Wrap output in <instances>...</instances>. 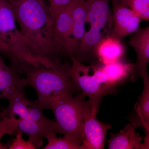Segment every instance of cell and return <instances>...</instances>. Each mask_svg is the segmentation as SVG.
I'll list each match as a JSON object with an SVG mask.
<instances>
[{
  "instance_id": "obj_9",
  "label": "cell",
  "mask_w": 149,
  "mask_h": 149,
  "mask_svg": "<svg viewBox=\"0 0 149 149\" xmlns=\"http://www.w3.org/2000/svg\"><path fill=\"white\" fill-rule=\"evenodd\" d=\"M111 1L113 27L110 36L121 40L135 33L141 21L134 12L122 4L120 0Z\"/></svg>"
},
{
  "instance_id": "obj_21",
  "label": "cell",
  "mask_w": 149,
  "mask_h": 149,
  "mask_svg": "<svg viewBox=\"0 0 149 149\" xmlns=\"http://www.w3.org/2000/svg\"><path fill=\"white\" fill-rule=\"evenodd\" d=\"M16 137L9 145L8 149H36L34 145L29 141H26L23 138L21 132L17 130Z\"/></svg>"
},
{
  "instance_id": "obj_14",
  "label": "cell",
  "mask_w": 149,
  "mask_h": 149,
  "mask_svg": "<svg viewBox=\"0 0 149 149\" xmlns=\"http://www.w3.org/2000/svg\"><path fill=\"white\" fill-rule=\"evenodd\" d=\"M136 127L128 124L118 133H110L108 140V148L109 149H141L143 138L136 133Z\"/></svg>"
},
{
  "instance_id": "obj_16",
  "label": "cell",
  "mask_w": 149,
  "mask_h": 149,
  "mask_svg": "<svg viewBox=\"0 0 149 149\" xmlns=\"http://www.w3.org/2000/svg\"><path fill=\"white\" fill-rule=\"evenodd\" d=\"M27 86L25 78L20 77L11 66L7 65L0 55V101L5 99L13 90L17 89L24 91Z\"/></svg>"
},
{
  "instance_id": "obj_6",
  "label": "cell",
  "mask_w": 149,
  "mask_h": 149,
  "mask_svg": "<svg viewBox=\"0 0 149 149\" xmlns=\"http://www.w3.org/2000/svg\"><path fill=\"white\" fill-rule=\"evenodd\" d=\"M82 92L74 97L63 96L54 101L49 108L62 130L63 138L78 145L83 143L81 126L84 109L88 102Z\"/></svg>"
},
{
  "instance_id": "obj_1",
  "label": "cell",
  "mask_w": 149,
  "mask_h": 149,
  "mask_svg": "<svg viewBox=\"0 0 149 149\" xmlns=\"http://www.w3.org/2000/svg\"><path fill=\"white\" fill-rule=\"evenodd\" d=\"M30 54L40 65L51 67L65 57L56 44L54 19L44 0H8Z\"/></svg>"
},
{
  "instance_id": "obj_25",
  "label": "cell",
  "mask_w": 149,
  "mask_h": 149,
  "mask_svg": "<svg viewBox=\"0 0 149 149\" xmlns=\"http://www.w3.org/2000/svg\"><path fill=\"white\" fill-rule=\"evenodd\" d=\"M6 1H8V0H6Z\"/></svg>"
},
{
  "instance_id": "obj_11",
  "label": "cell",
  "mask_w": 149,
  "mask_h": 149,
  "mask_svg": "<svg viewBox=\"0 0 149 149\" xmlns=\"http://www.w3.org/2000/svg\"><path fill=\"white\" fill-rule=\"evenodd\" d=\"M53 28L56 44L63 56L70 58L73 57L72 17L69 5L54 17Z\"/></svg>"
},
{
  "instance_id": "obj_20",
  "label": "cell",
  "mask_w": 149,
  "mask_h": 149,
  "mask_svg": "<svg viewBox=\"0 0 149 149\" xmlns=\"http://www.w3.org/2000/svg\"><path fill=\"white\" fill-rule=\"evenodd\" d=\"M19 119L16 118H3L0 120V149H8V146L1 142L3 136L12 135L17 130Z\"/></svg>"
},
{
  "instance_id": "obj_2",
  "label": "cell",
  "mask_w": 149,
  "mask_h": 149,
  "mask_svg": "<svg viewBox=\"0 0 149 149\" xmlns=\"http://www.w3.org/2000/svg\"><path fill=\"white\" fill-rule=\"evenodd\" d=\"M70 65L68 62H62L46 67L24 63L19 66V73L24 74L27 85L36 91V100L43 110L49 109L51 103L56 99L64 96H73L81 92L68 75V68Z\"/></svg>"
},
{
  "instance_id": "obj_24",
  "label": "cell",
  "mask_w": 149,
  "mask_h": 149,
  "mask_svg": "<svg viewBox=\"0 0 149 149\" xmlns=\"http://www.w3.org/2000/svg\"><path fill=\"white\" fill-rule=\"evenodd\" d=\"M145 133L144 143H142L141 149H148L149 148V132L144 131Z\"/></svg>"
},
{
  "instance_id": "obj_5",
  "label": "cell",
  "mask_w": 149,
  "mask_h": 149,
  "mask_svg": "<svg viewBox=\"0 0 149 149\" xmlns=\"http://www.w3.org/2000/svg\"><path fill=\"white\" fill-rule=\"evenodd\" d=\"M0 31L2 38L8 47V52L3 53L9 60L13 69L19 72V66L24 63L39 66L17 27L12 6L6 0H0Z\"/></svg>"
},
{
  "instance_id": "obj_10",
  "label": "cell",
  "mask_w": 149,
  "mask_h": 149,
  "mask_svg": "<svg viewBox=\"0 0 149 149\" xmlns=\"http://www.w3.org/2000/svg\"><path fill=\"white\" fill-rule=\"evenodd\" d=\"M128 44L137 55V61L134 63L131 80L133 82L140 76L143 78L148 74L147 68L149 62V27H139L129 39Z\"/></svg>"
},
{
  "instance_id": "obj_15",
  "label": "cell",
  "mask_w": 149,
  "mask_h": 149,
  "mask_svg": "<svg viewBox=\"0 0 149 149\" xmlns=\"http://www.w3.org/2000/svg\"><path fill=\"white\" fill-rule=\"evenodd\" d=\"M144 88L134 106V111L128 118L130 123L137 127L143 128L149 132V77L148 74L143 77Z\"/></svg>"
},
{
  "instance_id": "obj_18",
  "label": "cell",
  "mask_w": 149,
  "mask_h": 149,
  "mask_svg": "<svg viewBox=\"0 0 149 149\" xmlns=\"http://www.w3.org/2000/svg\"><path fill=\"white\" fill-rule=\"evenodd\" d=\"M120 1L134 12L141 21L149 20V0H120Z\"/></svg>"
},
{
  "instance_id": "obj_23",
  "label": "cell",
  "mask_w": 149,
  "mask_h": 149,
  "mask_svg": "<svg viewBox=\"0 0 149 149\" xmlns=\"http://www.w3.org/2000/svg\"><path fill=\"white\" fill-rule=\"evenodd\" d=\"M8 46L2 38L1 31H0V52H2V53H4L8 52Z\"/></svg>"
},
{
  "instance_id": "obj_4",
  "label": "cell",
  "mask_w": 149,
  "mask_h": 149,
  "mask_svg": "<svg viewBox=\"0 0 149 149\" xmlns=\"http://www.w3.org/2000/svg\"><path fill=\"white\" fill-rule=\"evenodd\" d=\"M72 63L68 68L70 77L81 91V92L89 98L93 111L97 113L103 98L107 95H116V85L111 84L100 63L87 65L70 58Z\"/></svg>"
},
{
  "instance_id": "obj_12",
  "label": "cell",
  "mask_w": 149,
  "mask_h": 149,
  "mask_svg": "<svg viewBox=\"0 0 149 149\" xmlns=\"http://www.w3.org/2000/svg\"><path fill=\"white\" fill-rule=\"evenodd\" d=\"M125 47L121 40L108 36L104 37L97 46L96 56L98 63L106 65L123 60Z\"/></svg>"
},
{
  "instance_id": "obj_19",
  "label": "cell",
  "mask_w": 149,
  "mask_h": 149,
  "mask_svg": "<svg viewBox=\"0 0 149 149\" xmlns=\"http://www.w3.org/2000/svg\"><path fill=\"white\" fill-rule=\"evenodd\" d=\"M48 143L43 149H85L82 145H78L64 138H58L56 135L49 136L46 139Z\"/></svg>"
},
{
  "instance_id": "obj_17",
  "label": "cell",
  "mask_w": 149,
  "mask_h": 149,
  "mask_svg": "<svg viewBox=\"0 0 149 149\" xmlns=\"http://www.w3.org/2000/svg\"><path fill=\"white\" fill-rule=\"evenodd\" d=\"M101 65L109 83L114 85L132 74L134 66V63H128L123 60L110 64Z\"/></svg>"
},
{
  "instance_id": "obj_3",
  "label": "cell",
  "mask_w": 149,
  "mask_h": 149,
  "mask_svg": "<svg viewBox=\"0 0 149 149\" xmlns=\"http://www.w3.org/2000/svg\"><path fill=\"white\" fill-rule=\"evenodd\" d=\"M110 0H86V22L90 28L85 32L73 57L81 62L98 63L96 56L97 46L109 36L113 27Z\"/></svg>"
},
{
  "instance_id": "obj_13",
  "label": "cell",
  "mask_w": 149,
  "mask_h": 149,
  "mask_svg": "<svg viewBox=\"0 0 149 149\" xmlns=\"http://www.w3.org/2000/svg\"><path fill=\"white\" fill-rule=\"evenodd\" d=\"M69 5L72 17V46L74 54L86 32V0H71Z\"/></svg>"
},
{
  "instance_id": "obj_8",
  "label": "cell",
  "mask_w": 149,
  "mask_h": 149,
  "mask_svg": "<svg viewBox=\"0 0 149 149\" xmlns=\"http://www.w3.org/2000/svg\"><path fill=\"white\" fill-rule=\"evenodd\" d=\"M97 114L93 111L88 100L84 109L81 126L82 145L85 149H104L107 132L111 128L110 124L98 120Z\"/></svg>"
},
{
  "instance_id": "obj_7",
  "label": "cell",
  "mask_w": 149,
  "mask_h": 149,
  "mask_svg": "<svg viewBox=\"0 0 149 149\" xmlns=\"http://www.w3.org/2000/svg\"><path fill=\"white\" fill-rule=\"evenodd\" d=\"M5 99L8 100V105L3 108L0 113L1 118H14L17 116L19 119L17 130L22 134L28 135L29 141L35 149L41 148L44 145L43 139L45 138V134L29 116V99L25 95L24 91L14 89L9 93Z\"/></svg>"
},
{
  "instance_id": "obj_22",
  "label": "cell",
  "mask_w": 149,
  "mask_h": 149,
  "mask_svg": "<svg viewBox=\"0 0 149 149\" xmlns=\"http://www.w3.org/2000/svg\"><path fill=\"white\" fill-rule=\"evenodd\" d=\"M49 8L54 19L59 13L66 8L71 0H48Z\"/></svg>"
}]
</instances>
